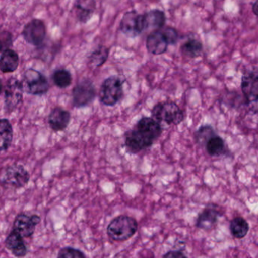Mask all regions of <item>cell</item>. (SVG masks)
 Wrapping results in <instances>:
<instances>
[{"label": "cell", "mask_w": 258, "mask_h": 258, "mask_svg": "<svg viewBox=\"0 0 258 258\" xmlns=\"http://www.w3.org/2000/svg\"><path fill=\"white\" fill-rule=\"evenodd\" d=\"M57 257L85 258L86 257V255L80 250L76 249V248H71V247H66V248H63L60 250L58 254H57Z\"/></svg>", "instance_id": "4316f807"}, {"label": "cell", "mask_w": 258, "mask_h": 258, "mask_svg": "<svg viewBox=\"0 0 258 258\" xmlns=\"http://www.w3.org/2000/svg\"><path fill=\"white\" fill-rule=\"evenodd\" d=\"M221 210L215 204H209L201 213L197 219V227L201 230H209L215 227L218 222V218L221 217Z\"/></svg>", "instance_id": "4fadbf2b"}, {"label": "cell", "mask_w": 258, "mask_h": 258, "mask_svg": "<svg viewBox=\"0 0 258 258\" xmlns=\"http://www.w3.org/2000/svg\"><path fill=\"white\" fill-rule=\"evenodd\" d=\"M252 11L254 15L258 16V0H256L255 3H254L252 6Z\"/></svg>", "instance_id": "f546056e"}, {"label": "cell", "mask_w": 258, "mask_h": 258, "mask_svg": "<svg viewBox=\"0 0 258 258\" xmlns=\"http://www.w3.org/2000/svg\"><path fill=\"white\" fill-rule=\"evenodd\" d=\"M22 83L15 77H11L5 87V109L11 113L16 110L23 101Z\"/></svg>", "instance_id": "ba28073f"}, {"label": "cell", "mask_w": 258, "mask_h": 258, "mask_svg": "<svg viewBox=\"0 0 258 258\" xmlns=\"http://www.w3.org/2000/svg\"><path fill=\"white\" fill-rule=\"evenodd\" d=\"M13 140V128L10 121L6 118L0 119V151L10 148Z\"/></svg>", "instance_id": "ffe728a7"}, {"label": "cell", "mask_w": 258, "mask_h": 258, "mask_svg": "<svg viewBox=\"0 0 258 258\" xmlns=\"http://www.w3.org/2000/svg\"><path fill=\"white\" fill-rule=\"evenodd\" d=\"M217 135L216 132L211 125H204L200 127L195 133L196 142L201 146H206L208 141Z\"/></svg>", "instance_id": "d4e9b609"}, {"label": "cell", "mask_w": 258, "mask_h": 258, "mask_svg": "<svg viewBox=\"0 0 258 258\" xmlns=\"http://www.w3.org/2000/svg\"><path fill=\"white\" fill-rule=\"evenodd\" d=\"M3 48V42H2L1 39H0V51H2V49Z\"/></svg>", "instance_id": "1f68e13d"}, {"label": "cell", "mask_w": 258, "mask_h": 258, "mask_svg": "<svg viewBox=\"0 0 258 258\" xmlns=\"http://www.w3.org/2000/svg\"><path fill=\"white\" fill-rule=\"evenodd\" d=\"M162 33L166 38L168 45H175L176 42L178 40V33L175 29L171 27H165L162 29Z\"/></svg>", "instance_id": "83f0119b"}, {"label": "cell", "mask_w": 258, "mask_h": 258, "mask_svg": "<svg viewBox=\"0 0 258 258\" xmlns=\"http://www.w3.org/2000/svg\"><path fill=\"white\" fill-rule=\"evenodd\" d=\"M30 181V174L23 165H13L7 167L2 174L0 183L3 186L12 189L24 187Z\"/></svg>", "instance_id": "52a82bcc"}, {"label": "cell", "mask_w": 258, "mask_h": 258, "mask_svg": "<svg viewBox=\"0 0 258 258\" xmlns=\"http://www.w3.org/2000/svg\"><path fill=\"white\" fill-rule=\"evenodd\" d=\"M74 9L79 21L82 23H86L95 13L96 2L95 0H77Z\"/></svg>", "instance_id": "e0dca14e"}, {"label": "cell", "mask_w": 258, "mask_h": 258, "mask_svg": "<svg viewBox=\"0 0 258 258\" xmlns=\"http://www.w3.org/2000/svg\"><path fill=\"white\" fill-rule=\"evenodd\" d=\"M110 49L104 45H99L89 56V64L93 68L102 66L108 59Z\"/></svg>", "instance_id": "cb8c5ba5"}, {"label": "cell", "mask_w": 258, "mask_h": 258, "mask_svg": "<svg viewBox=\"0 0 258 258\" xmlns=\"http://www.w3.org/2000/svg\"><path fill=\"white\" fill-rule=\"evenodd\" d=\"M168 42L162 30H153L147 36L146 46L147 51L151 54L157 56L162 55L167 51Z\"/></svg>", "instance_id": "5bb4252c"}, {"label": "cell", "mask_w": 258, "mask_h": 258, "mask_svg": "<svg viewBox=\"0 0 258 258\" xmlns=\"http://www.w3.org/2000/svg\"><path fill=\"white\" fill-rule=\"evenodd\" d=\"M52 80L57 87L65 89L72 83V76L68 70L58 69L53 74Z\"/></svg>", "instance_id": "484cf974"}, {"label": "cell", "mask_w": 258, "mask_h": 258, "mask_svg": "<svg viewBox=\"0 0 258 258\" xmlns=\"http://www.w3.org/2000/svg\"><path fill=\"white\" fill-rule=\"evenodd\" d=\"M22 35L27 43L34 46H40L46 37L45 23L42 20H31L24 27Z\"/></svg>", "instance_id": "8fae6325"}, {"label": "cell", "mask_w": 258, "mask_h": 258, "mask_svg": "<svg viewBox=\"0 0 258 258\" xmlns=\"http://www.w3.org/2000/svg\"><path fill=\"white\" fill-rule=\"evenodd\" d=\"M247 107L253 114H258V68H252L244 73L241 83Z\"/></svg>", "instance_id": "3957f363"}, {"label": "cell", "mask_w": 258, "mask_h": 258, "mask_svg": "<svg viewBox=\"0 0 258 258\" xmlns=\"http://www.w3.org/2000/svg\"><path fill=\"white\" fill-rule=\"evenodd\" d=\"M2 91H3V83H2L1 80H0V95H1Z\"/></svg>", "instance_id": "4dcf8cb0"}, {"label": "cell", "mask_w": 258, "mask_h": 258, "mask_svg": "<svg viewBox=\"0 0 258 258\" xmlns=\"http://www.w3.org/2000/svg\"><path fill=\"white\" fill-rule=\"evenodd\" d=\"M123 96V83L119 77L112 76L103 82L100 89L101 102L106 106H114Z\"/></svg>", "instance_id": "5b68a950"}, {"label": "cell", "mask_w": 258, "mask_h": 258, "mask_svg": "<svg viewBox=\"0 0 258 258\" xmlns=\"http://www.w3.org/2000/svg\"><path fill=\"white\" fill-rule=\"evenodd\" d=\"M145 30L153 29V30H160L164 27L166 21L165 14L159 9H153L144 14Z\"/></svg>", "instance_id": "d6986e66"}, {"label": "cell", "mask_w": 258, "mask_h": 258, "mask_svg": "<svg viewBox=\"0 0 258 258\" xmlns=\"http://www.w3.org/2000/svg\"><path fill=\"white\" fill-rule=\"evenodd\" d=\"M205 147L208 154L212 157H220V156L228 154V150L226 146L225 142L218 135H215L213 137L211 138Z\"/></svg>", "instance_id": "44dd1931"}, {"label": "cell", "mask_w": 258, "mask_h": 258, "mask_svg": "<svg viewBox=\"0 0 258 258\" xmlns=\"http://www.w3.org/2000/svg\"><path fill=\"white\" fill-rule=\"evenodd\" d=\"M203 49V43L194 38L188 39L180 47V50L183 55L192 59L199 57L201 55Z\"/></svg>", "instance_id": "603a6c76"}, {"label": "cell", "mask_w": 258, "mask_h": 258, "mask_svg": "<svg viewBox=\"0 0 258 258\" xmlns=\"http://www.w3.org/2000/svg\"><path fill=\"white\" fill-rule=\"evenodd\" d=\"M138 228V224L135 218L120 215L110 223L107 227V234L113 240L124 242L135 236Z\"/></svg>", "instance_id": "7a4b0ae2"}, {"label": "cell", "mask_w": 258, "mask_h": 258, "mask_svg": "<svg viewBox=\"0 0 258 258\" xmlns=\"http://www.w3.org/2000/svg\"><path fill=\"white\" fill-rule=\"evenodd\" d=\"M19 65V56L12 49L5 50L0 57V71L3 73H12L16 71Z\"/></svg>", "instance_id": "ac0fdd59"}, {"label": "cell", "mask_w": 258, "mask_h": 258, "mask_svg": "<svg viewBox=\"0 0 258 258\" xmlns=\"http://www.w3.org/2000/svg\"><path fill=\"white\" fill-rule=\"evenodd\" d=\"M40 221L38 215L29 216L25 214H20L14 221L13 230L19 233L22 237H31Z\"/></svg>", "instance_id": "7c38bea8"}, {"label": "cell", "mask_w": 258, "mask_h": 258, "mask_svg": "<svg viewBox=\"0 0 258 258\" xmlns=\"http://www.w3.org/2000/svg\"><path fill=\"white\" fill-rule=\"evenodd\" d=\"M21 83L24 92L30 95H45L49 89V83L46 77L33 68H30L24 72Z\"/></svg>", "instance_id": "8992f818"}, {"label": "cell", "mask_w": 258, "mask_h": 258, "mask_svg": "<svg viewBox=\"0 0 258 258\" xmlns=\"http://www.w3.org/2000/svg\"><path fill=\"white\" fill-rule=\"evenodd\" d=\"M162 133L160 123L152 117H144L133 129L125 133V148L131 154H137L152 146Z\"/></svg>", "instance_id": "6da1fadb"}, {"label": "cell", "mask_w": 258, "mask_h": 258, "mask_svg": "<svg viewBox=\"0 0 258 258\" xmlns=\"http://www.w3.org/2000/svg\"><path fill=\"white\" fill-rule=\"evenodd\" d=\"M163 257H185L186 255H185L184 253L182 252V251H180V250H176V251H168L166 254H164L162 256Z\"/></svg>", "instance_id": "f1b7e54d"}, {"label": "cell", "mask_w": 258, "mask_h": 258, "mask_svg": "<svg viewBox=\"0 0 258 258\" xmlns=\"http://www.w3.org/2000/svg\"><path fill=\"white\" fill-rule=\"evenodd\" d=\"M6 248L12 252L15 257H25L27 254V248L24 241V237L15 230L9 233L5 242Z\"/></svg>", "instance_id": "2e32d148"}, {"label": "cell", "mask_w": 258, "mask_h": 258, "mask_svg": "<svg viewBox=\"0 0 258 258\" xmlns=\"http://www.w3.org/2000/svg\"><path fill=\"white\" fill-rule=\"evenodd\" d=\"M152 118L158 122H164L168 125H178L184 119L183 111L175 102H159L152 109Z\"/></svg>", "instance_id": "277c9868"}, {"label": "cell", "mask_w": 258, "mask_h": 258, "mask_svg": "<svg viewBox=\"0 0 258 258\" xmlns=\"http://www.w3.org/2000/svg\"><path fill=\"white\" fill-rule=\"evenodd\" d=\"M120 30L128 37L139 36L145 30L144 15H140L136 11L126 12L121 20Z\"/></svg>", "instance_id": "30bf717a"}, {"label": "cell", "mask_w": 258, "mask_h": 258, "mask_svg": "<svg viewBox=\"0 0 258 258\" xmlns=\"http://www.w3.org/2000/svg\"><path fill=\"white\" fill-rule=\"evenodd\" d=\"M71 118V113L68 111L60 107H56L48 115V124L54 131H63L69 125Z\"/></svg>", "instance_id": "9a60e30c"}, {"label": "cell", "mask_w": 258, "mask_h": 258, "mask_svg": "<svg viewBox=\"0 0 258 258\" xmlns=\"http://www.w3.org/2000/svg\"><path fill=\"white\" fill-rule=\"evenodd\" d=\"M73 106L83 108L89 106L96 96V89L94 83L89 79L80 81L73 89Z\"/></svg>", "instance_id": "9c48e42d"}, {"label": "cell", "mask_w": 258, "mask_h": 258, "mask_svg": "<svg viewBox=\"0 0 258 258\" xmlns=\"http://www.w3.org/2000/svg\"><path fill=\"white\" fill-rule=\"evenodd\" d=\"M249 229V224L242 217H236L230 222V233L235 239H241L245 238L248 235Z\"/></svg>", "instance_id": "7402d4cb"}]
</instances>
